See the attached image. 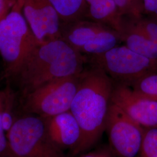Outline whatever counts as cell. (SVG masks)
<instances>
[{"instance_id": "obj_5", "label": "cell", "mask_w": 157, "mask_h": 157, "mask_svg": "<svg viewBox=\"0 0 157 157\" xmlns=\"http://www.w3.org/2000/svg\"><path fill=\"white\" fill-rule=\"evenodd\" d=\"M81 73L51 81L25 94L23 110L41 118L70 111Z\"/></svg>"}, {"instance_id": "obj_15", "label": "cell", "mask_w": 157, "mask_h": 157, "mask_svg": "<svg viewBox=\"0 0 157 157\" xmlns=\"http://www.w3.org/2000/svg\"><path fill=\"white\" fill-rule=\"evenodd\" d=\"M129 86L141 95L157 100V73L144 76Z\"/></svg>"}, {"instance_id": "obj_18", "label": "cell", "mask_w": 157, "mask_h": 157, "mask_svg": "<svg viewBox=\"0 0 157 157\" xmlns=\"http://www.w3.org/2000/svg\"><path fill=\"white\" fill-rule=\"evenodd\" d=\"M135 26L146 37L157 44V22L144 15L139 17H130Z\"/></svg>"}, {"instance_id": "obj_21", "label": "cell", "mask_w": 157, "mask_h": 157, "mask_svg": "<svg viewBox=\"0 0 157 157\" xmlns=\"http://www.w3.org/2000/svg\"><path fill=\"white\" fill-rule=\"evenodd\" d=\"M144 15L157 22V0H143Z\"/></svg>"}, {"instance_id": "obj_20", "label": "cell", "mask_w": 157, "mask_h": 157, "mask_svg": "<svg viewBox=\"0 0 157 157\" xmlns=\"http://www.w3.org/2000/svg\"><path fill=\"white\" fill-rule=\"evenodd\" d=\"M122 17H137L130 0H114Z\"/></svg>"}, {"instance_id": "obj_2", "label": "cell", "mask_w": 157, "mask_h": 157, "mask_svg": "<svg viewBox=\"0 0 157 157\" xmlns=\"http://www.w3.org/2000/svg\"><path fill=\"white\" fill-rule=\"evenodd\" d=\"M86 61V56L58 39L39 43L12 78L25 95L51 81L80 74Z\"/></svg>"}, {"instance_id": "obj_9", "label": "cell", "mask_w": 157, "mask_h": 157, "mask_svg": "<svg viewBox=\"0 0 157 157\" xmlns=\"http://www.w3.org/2000/svg\"><path fill=\"white\" fill-rule=\"evenodd\" d=\"M111 102L143 128H157V100L118 83L113 86Z\"/></svg>"}, {"instance_id": "obj_4", "label": "cell", "mask_w": 157, "mask_h": 157, "mask_svg": "<svg viewBox=\"0 0 157 157\" xmlns=\"http://www.w3.org/2000/svg\"><path fill=\"white\" fill-rule=\"evenodd\" d=\"M15 157H67L51 140L43 119L27 115L16 119L6 134Z\"/></svg>"}, {"instance_id": "obj_17", "label": "cell", "mask_w": 157, "mask_h": 157, "mask_svg": "<svg viewBox=\"0 0 157 157\" xmlns=\"http://www.w3.org/2000/svg\"><path fill=\"white\" fill-rule=\"evenodd\" d=\"M13 101L14 95L11 90L9 88L3 90L2 118L4 129L6 134L11 128L15 121V119H13L12 112Z\"/></svg>"}, {"instance_id": "obj_10", "label": "cell", "mask_w": 157, "mask_h": 157, "mask_svg": "<svg viewBox=\"0 0 157 157\" xmlns=\"http://www.w3.org/2000/svg\"><path fill=\"white\" fill-rule=\"evenodd\" d=\"M22 12L39 43L61 39V22L48 0H24Z\"/></svg>"}, {"instance_id": "obj_25", "label": "cell", "mask_w": 157, "mask_h": 157, "mask_svg": "<svg viewBox=\"0 0 157 157\" xmlns=\"http://www.w3.org/2000/svg\"><path fill=\"white\" fill-rule=\"evenodd\" d=\"M24 0H8L10 6L12 8L13 6H17L22 8Z\"/></svg>"}, {"instance_id": "obj_12", "label": "cell", "mask_w": 157, "mask_h": 157, "mask_svg": "<svg viewBox=\"0 0 157 157\" xmlns=\"http://www.w3.org/2000/svg\"><path fill=\"white\" fill-rule=\"evenodd\" d=\"M122 43L131 50L157 63V44L135 26L130 17H123L119 32Z\"/></svg>"}, {"instance_id": "obj_24", "label": "cell", "mask_w": 157, "mask_h": 157, "mask_svg": "<svg viewBox=\"0 0 157 157\" xmlns=\"http://www.w3.org/2000/svg\"><path fill=\"white\" fill-rule=\"evenodd\" d=\"M11 8L8 0H0V21L6 17Z\"/></svg>"}, {"instance_id": "obj_16", "label": "cell", "mask_w": 157, "mask_h": 157, "mask_svg": "<svg viewBox=\"0 0 157 157\" xmlns=\"http://www.w3.org/2000/svg\"><path fill=\"white\" fill-rule=\"evenodd\" d=\"M137 157H157V128H144L141 146Z\"/></svg>"}, {"instance_id": "obj_6", "label": "cell", "mask_w": 157, "mask_h": 157, "mask_svg": "<svg viewBox=\"0 0 157 157\" xmlns=\"http://www.w3.org/2000/svg\"><path fill=\"white\" fill-rule=\"evenodd\" d=\"M61 39L89 56L104 53L122 43L115 30L88 19L61 24Z\"/></svg>"}, {"instance_id": "obj_8", "label": "cell", "mask_w": 157, "mask_h": 157, "mask_svg": "<svg viewBox=\"0 0 157 157\" xmlns=\"http://www.w3.org/2000/svg\"><path fill=\"white\" fill-rule=\"evenodd\" d=\"M109 147L115 157H137L144 128L111 102L105 130Z\"/></svg>"}, {"instance_id": "obj_19", "label": "cell", "mask_w": 157, "mask_h": 157, "mask_svg": "<svg viewBox=\"0 0 157 157\" xmlns=\"http://www.w3.org/2000/svg\"><path fill=\"white\" fill-rule=\"evenodd\" d=\"M3 90L0 89V157H15L11 151L6 133L4 129L2 118Z\"/></svg>"}, {"instance_id": "obj_22", "label": "cell", "mask_w": 157, "mask_h": 157, "mask_svg": "<svg viewBox=\"0 0 157 157\" xmlns=\"http://www.w3.org/2000/svg\"><path fill=\"white\" fill-rule=\"evenodd\" d=\"M82 157H115L109 146L101 147Z\"/></svg>"}, {"instance_id": "obj_3", "label": "cell", "mask_w": 157, "mask_h": 157, "mask_svg": "<svg viewBox=\"0 0 157 157\" xmlns=\"http://www.w3.org/2000/svg\"><path fill=\"white\" fill-rule=\"evenodd\" d=\"M22 10L13 6L0 21V55L8 77L14 76L40 43L30 28Z\"/></svg>"}, {"instance_id": "obj_1", "label": "cell", "mask_w": 157, "mask_h": 157, "mask_svg": "<svg viewBox=\"0 0 157 157\" xmlns=\"http://www.w3.org/2000/svg\"><path fill=\"white\" fill-rule=\"evenodd\" d=\"M113 80L101 68L91 65L80 75L78 89L70 111L82 130V138L73 156L90 150L105 130L113 89Z\"/></svg>"}, {"instance_id": "obj_11", "label": "cell", "mask_w": 157, "mask_h": 157, "mask_svg": "<svg viewBox=\"0 0 157 157\" xmlns=\"http://www.w3.org/2000/svg\"><path fill=\"white\" fill-rule=\"evenodd\" d=\"M42 118L51 140L63 150L69 149L72 154L81 140L82 130L72 112L69 111Z\"/></svg>"}, {"instance_id": "obj_13", "label": "cell", "mask_w": 157, "mask_h": 157, "mask_svg": "<svg viewBox=\"0 0 157 157\" xmlns=\"http://www.w3.org/2000/svg\"><path fill=\"white\" fill-rule=\"evenodd\" d=\"M88 6L87 19L113 29L118 33L123 17L114 0H85Z\"/></svg>"}, {"instance_id": "obj_14", "label": "cell", "mask_w": 157, "mask_h": 157, "mask_svg": "<svg viewBox=\"0 0 157 157\" xmlns=\"http://www.w3.org/2000/svg\"><path fill=\"white\" fill-rule=\"evenodd\" d=\"M56 11L61 24L87 19L88 6L85 0H48Z\"/></svg>"}, {"instance_id": "obj_23", "label": "cell", "mask_w": 157, "mask_h": 157, "mask_svg": "<svg viewBox=\"0 0 157 157\" xmlns=\"http://www.w3.org/2000/svg\"><path fill=\"white\" fill-rule=\"evenodd\" d=\"M133 7L137 17L144 15V1L143 0H130Z\"/></svg>"}, {"instance_id": "obj_7", "label": "cell", "mask_w": 157, "mask_h": 157, "mask_svg": "<svg viewBox=\"0 0 157 157\" xmlns=\"http://www.w3.org/2000/svg\"><path fill=\"white\" fill-rule=\"evenodd\" d=\"M91 65L101 68L117 83L130 86L148 74L157 73V63L129 49L117 45L99 55L90 56Z\"/></svg>"}]
</instances>
